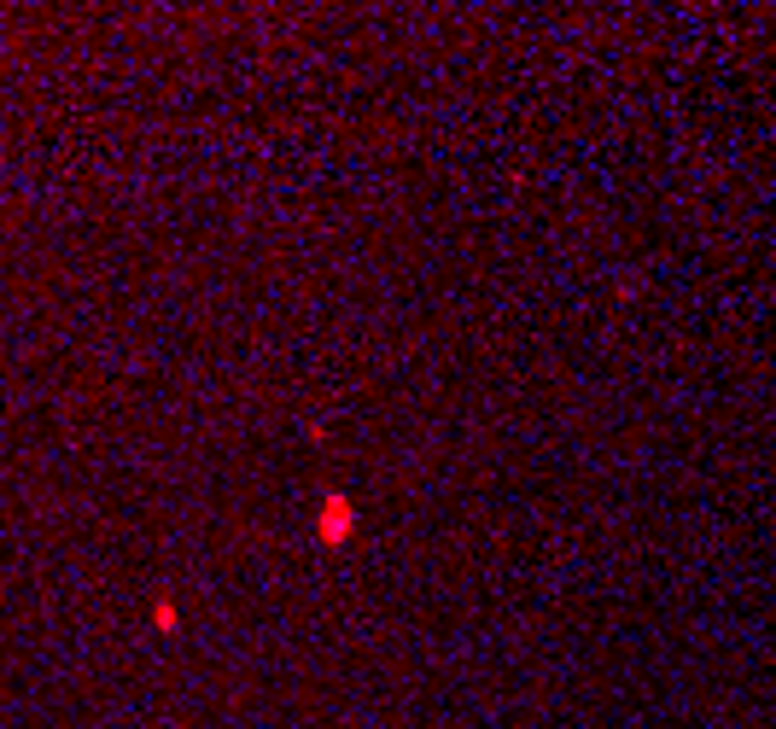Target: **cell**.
I'll return each instance as SVG.
<instances>
[{
    "mask_svg": "<svg viewBox=\"0 0 776 729\" xmlns=\"http://www.w3.org/2000/svg\"><path fill=\"white\" fill-rule=\"evenodd\" d=\"M344 531H351V508H344V502H327V520H322V537L327 543H339Z\"/></svg>",
    "mask_w": 776,
    "mask_h": 729,
    "instance_id": "6da1fadb",
    "label": "cell"
}]
</instances>
